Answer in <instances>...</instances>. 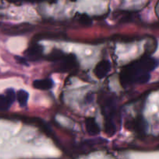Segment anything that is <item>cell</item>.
Wrapping results in <instances>:
<instances>
[{
	"label": "cell",
	"instance_id": "6da1fadb",
	"mask_svg": "<svg viewBox=\"0 0 159 159\" xmlns=\"http://www.w3.org/2000/svg\"><path fill=\"white\" fill-rule=\"evenodd\" d=\"M157 59L148 55H144L139 60L126 65L120 74L121 85L127 87L133 84H145L150 80V72L158 66Z\"/></svg>",
	"mask_w": 159,
	"mask_h": 159
},
{
	"label": "cell",
	"instance_id": "7a4b0ae2",
	"mask_svg": "<svg viewBox=\"0 0 159 159\" xmlns=\"http://www.w3.org/2000/svg\"><path fill=\"white\" fill-rule=\"evenodd\" d=\"M77 66V61L75 55L70 54L65 55L59 61H57V71L61 72H67L71 71Z\"/></svg>",
	"mask_w": 159,
	"mask_h": 159
},
{
	"label": "cell",
	"instance_id": "3957f363",
	"mask_svg": "<svg viewBox=\"0 0 159 159\" xmlns=\"http://www.w3.org/2000/svg\"><path fill=\"white\" fill-rule=\"evenodd\" d=\"M111 68V64L109 61L107 60H102L99 61V63L96 65V68L94 69L95 75L99 79H103L104 77L107 75L110 71Z\"/></svg>",
	"mask_w": 159,
	"mask_h": 159
},
{
	"label": "cell",
	"instance_id": "277c9868",
	"mask_svg": "<svg viewBox=\"0 0 159 159\" xmlns=\"http://www.w3.org/2000/svg\"><path fill=\"white\" fill-rule=\"evenodd\" d=\"M43 48L42 46L34 43L29 47L27 50L25 51V55L29 60L30 61H37L42 57Z\"/></svg>",
	"mask_w": 159,
	"mask_h": 159
},
{
	"label": "cell",
	"instance_id": "5b68a950",
	"mask_svg": "<svg viewBox=\"0 0 159 159\" xmlns=\"http://www.w3.org/2000/svg\"><path fill=\"white\" fill-rule=\"evenodd\" d=\"M31 28H32V26L29 23H22V24L12 26L10 29L8 30L6 33L10 35H20V34H26V33L30 31Z\"/></svg>",
	"mask_w": 159,
	"mask_h": 159
},
{
	"label": "cell",
	"instance_id": "8992f818",
	"mask_svg": "<svg viewBox=\"0 0 159 159\" xmlns=\"http://www.w3.org/2000/svg\"><path fill=\"white\" fill-rule=\"evenodd\" d=\"M54 85V82L50 79H38L35 80L33 83V86L35 89L42 91H46V90L51 89Z\"/></svg>",
	"mask_w": 159,
	"mask_h": 159
},
{
	"label": "cell",
	"instance_id": "52a82bcc",
	"mask_svg": "<svg viewBox=\"0 0 159 159\" xmlns=\"http://www.w3.org/2000/svg\"><path fill=\"white\" fill-rule=\"evenodd\" d=\"M85 127L87 132L90 135H96L100 132V128L94 118L89 117L85 120Z\"/></svg>",
	"mask_w": 159,
	"mask_h": 159
},
{
	"label": "cell",
	"instance_id": "ba28073f",
	"mask_svg": "<svg viewBox=\"0 0 159 159\" xmlns=\"http://www.w3.org/2000/svg\"><path fill=\"white\" fill-rule=\"evenodd\" d=\"M130 127H132L137 132L143 133L147 129V124H146V121L143 118H137L136 120L132 121Z\"/></svg>",
	"mask_w": 159,
	"mask_h": 159
},
{
	"label": "cell",
	"instance_id": "9c48e42d",
	"mask_svg": "<svg viewBox=\"0 0 159 159\" xmlns=\"http://www.w3.org/2000/svg\"><path fill=\"white\" fill-rule=\"evenodd\" d=\"M16 98L19 104L21 107H25L27 104L28 99H29V93L25 90L20 89V91L17 92Z\"/></svg>",
	"mask_w": 159,
	"mask_h": 159
},
{
	"label": "cell",
	"instance_id": "30bf717a",
	"mask_svg": "<svg viewBox=\"0 0 159 159\" xmlns=\"http://www.w3.org/2000/svg\"><path fill=\"white\" fill-rule=\"evenodd\" d=\"M65 54L62 52L61 51L57 49H54L51 51L49 54V55L48 56V60L54 62H57L62 58V57L65 56Z\"/></svg>",
	"mask_w": 159,
	"mask_h": 159
},
{
	"label": "cell",
	"instance_id": "8fae6325",
	"mask_svg": "<svg viewBox=\"0 0 159 159\" xmlns=\"http://www.w3.org/2000/svg\"><path fill=\"white\" fill-rule=\"evenodd\" d=\"M12 102L6 97V96L0 95V110H7L10 107Z\"/></svg>",
	"mask_w": 159,
	"mask_h": 159
},
{
	"label": "cell",
	"instance_id": "7c38bea8",
	"mask_svg": "<svg viewBox=\"0 0 159 159\" xmlns=\"http://www.w3.org/2000/svg\"><path fill=\"white\" fill-rule=\"evenodd\" d=\"M79 21L82 24L85 25V26H89V25H91V19L89 18L88 15L86 14H82L80 15V17H79Z\"/></svg>",
	"mask_w": 159,
	"mask_h": 159
},
{
	"label": "cell",
	"instance_id": "4fadbf2b",
	"mask_svg": "<svg viewBox=\"0 0 159 159\" xmlns=\"http://www.w3.org/2000/svg\"><path fill=\"white\" fill-rule=\"evenodd\" d=\"M6 97L9 99V101H10L12 103L14 102V100H15V99H16V93L12 89H9L6 90Z\"/></svg>",
	"mask_w": 159,
	"mask_h": 159
},
{
	"label": "cell",
	"instance_id": "5bb4252c",
	"mask_svg": "<svg viewBox=\"0 0 159 159\" xmlns=\"http://www.w3.org/2000/svg\"><path fill=\"white\" fill-rule=\"evenodd\" d=\"M15 58H16V61L18 62L19 64H20V65H28L27 60H26V58H24V57H20V56H16Z\"/></svg>",
	"mask_w": 159,
	"mask_h": 159
},
{
	"label": "cell",
	"instance_id": "9a60e30c",
	"mask_svg": "<svg viewBox=\"0 0 159 159\" xmlns=\"http://www.w3.org/2000/svg\"><path fill=\"white\" fill-rule=\"evenodd\" d=\"M9 2L12 3H19L21 2H40L43 0H8Z\"/></svg>",
	"mask_w": 159,
	"mask_h": 159
}]
</instances>
